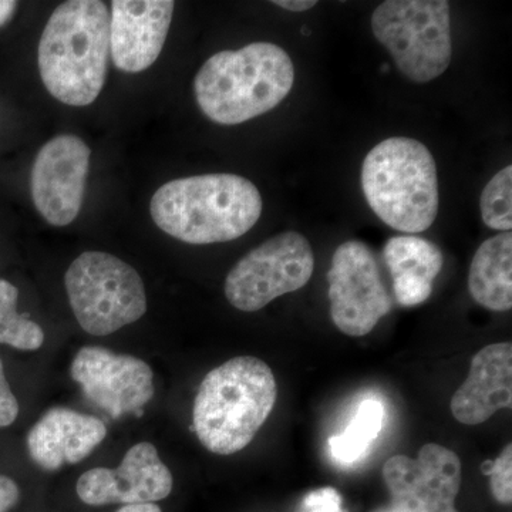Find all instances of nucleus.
Wrapping results in <instances>:
<instances>
[{
  "label": "nucleus",
  "instance_id": "22",
  "mask_svg": "<svg viewBox=\"0 0 512 512\" xmlns=\"http://www.w3.org/2000/svg\"><path fill=\"white\" fill-rule=\"evenodd\" d=\"M490 474V487L498 503H512V444H507L500 457L494 461Z\"/></svg>",
  "mask_w": 512,
  "mask_h": 512
},
{
  "label": "nucleus",
  "instance_id": "27",
  "mask_svg": "<svg viewBox=\"0 0 512 512\" xmlns=\"http://www.w3.org/2000/svg\"><path fill=\"white\" fill-rule=\"evenodd\" d=\"M16 8H18V3L12 2V0H0V28L12 19Z\"/></svg>",
  "mask_w": 512,
  "mask_h": 512
},
{
  "label": "nucleus",
  "instance_id": "3",
  "mask_svg": "<svg viewBox=\"0 0 512 512\" xmlns=\"http://www.w3.org/2000/svg\"><path fill=\"white\" fill-rule=\"evenodd\" d=\"M295 67L282 47L254 42L211 56L194 80L202 113L222 126H237L269 113L291 93Z\"/></svg>",
  "mask_w": 512,
  "mask_h": 512
},
{
  "label": "nucleus",
  "instance_id": "7",
  "mask_svg": "<svg viewBox=\"0 0 512 512\" xmlns=\"http://www.w3.org/2000/svg\"><path fill=\"white\" fill-rule=\"evenodd\" d=\"M64 285L77 322L90 335H111L147 312L141 276L106 252L77 256L64 275Z\"/></svg>",
  "mask_w": 512,
  "mask_h": 512
},
{
  "label": "nucleus",
  "instance_id": "25",
  "mask_svg": "<svg viewBox=\"0 0 512 512\" xmlns=\"http://www.w3.org/2000/svg\"><path fill=\"white\" fill-rule=\"evenodd\" d=\"M20 491L12 478L0 474V512H9L19 503Z\"/></svg>",
  "mask_w": 512,
  "mask_h": 512
},
{
  "label": "nucleus",
  "instance_id": "15",
  "mask_svg": "<svg viewBox=\"0 0 512 512\" xmlns=\"http://www.w3.org/2000/svg\"><path fill=\"white\" fill-rule=\"evenodd\" d=\"M511 406L512 345L495 343L471 360L466 382L451 399V413L460 423L477 426Z\"/></svg>",
  "mask_w": 512,
  "mask_h": 512
},
{
  "label": "nucleus",
  "instance_id": "28",
  "mask_svg": "<svg viewBox=\"0 0 512 512\" xmlns=\"http://www.w3.org/2000/svg\"><path fill=\"white\" fill-rule=\"evenodd\" d=\"M117 512H163L156 504L124 505Z\"/></svg>",
  "mask_w": 512,
  "mask_h": 512
},
{
  "label": "nucleus",
  "instance_id": "20",
  "mask_svg": "<svg viewBox=\"0 0 512 512\" xmlns=\"http://www.w3.org/2000/svg\"><path fill=\"white\" fill-rule=\"evenodd\" d=\"M18 298V288L0 279V345L33 352L42 348L45 332L28 315L18 312Z\"/></svg>",
  "mask_w": 512,
  "mask_h": 512
},
{
  "label": "nucleus",
  "instance_id": "1",
  "mask_svg": "<svg viewBox=\"0 0 512 512\" xmlns=\"http://www.w3.org/2000/svg\"><path fill=\"white\" fill-rule=\"evenodd\" d=\"M262 208L255 184L235 174L177 178L158 188L150 202L157 227L190 245L241 238L255 227Z\"/></svg>",
  "mask_w": 512,
  "mask_h": 512
},
{
  "label": "nucleus",
  "instance_id": "24",
  "mask_svg": "<svg viewBox=\"0 0 512 512\" xmlns=\"http://www.w3.org/2000/svg\"><path fill=\"white\" fill-rule=\"evenodd\" d=\"M19 416V403L10 389L0 360V429L15 423Z\"/></svg>",
  "mask_w": 512,
  "mask_h": 512
},
{
  "label": "nucleus",
  "instance_id": "12",
  "mask_svg": "<svg viewBox=\"0 0 512 512\" xmlns=\"http://www.w3.org/2000/svg\"><path fill=\"white\" fill-rule=\"evenodd\" d=\"M70 375L84 396L111 419L128 413L141 416L154 396V373L144 360L96 346L77 352Z\"/></svg>",
  "mask_w": 512,
  "mask_h": 512
},
{
  "label": "nucleus",
  "instance_id": "8",
  "mask_svg": "<svg viewBox=\"0 0 512 512\" xmlns=\"http://www.w3.org/2000/svg\"><path fill=\"white\" fill-rule=\"evenodd\" d=\"M313 269L308 239L299 232H282L239 259L225 281V296L238 311H261L279 296L302 289Z\"/></svg>",
  "mask_w": 512,
  "mask_h": 512
},
{
  "label": "nucleus",
  "instance_id": "18",
  "mask_svg": "<svg viewBox=\"0 0 512 512\" xmlns=\"http://www.w3.org/2000/svg\"><path fill=\"white\" fill-rule=\"evenodd\" d=\"M468 291L488 311L512 308V234L501 232L477 249L468 274Z\"/></svg>",
  "mask_w": 512,
  "mask_h": 512
},
{
  "label": "nucleus",
  "instance_id": "9",
  "mask_svg": "<svg viewBox=\"0 0 512 512\" xmlns=\"http://www.w3.org/2000/svg\"><path fill=\"white\" fill-rule=\"evenodd\" d=\"M330 316L340 332L362 338L392 311L379 264L362 241L343 242L328 272Z\"/></svg>",
  "mask_w": 512,
  "mask_h": 512
},
{
  "label": "nucleus",
  "instance_id": "6",
  "mask_svg": "<svg viewBox=\"0 0 512 512\" xmlns=\"http://www.w3.org/2000/svg\"><path fill=\"white\" fill-rule=\"evenodd\" d=\"M370 26L412 82L429 83L450 66L453 42L446 0H387L373 12Z\"/></svg>",
  "mask_w": 512,
  "mask_h": 512
},
{
  "label": "nucleus",
  "instance_id": "13",
  "mask_svg": "<svg viewBox=\"0 0 512 512\" xmlns=\"http://www.w3.org/2000/svg\"><path fill=\"white\" fill-rule=\"evenodd\" d=\"M173 491V474L147 441L130 448L117 468H93L77 481L84 504H154Z\"/></svg>",
  "mask_w": 512,
  "mask_h": 512
},
{
  "label": "nucleus",
  "instance_id": "23",
  "mask_svg": "<svg viewBox=\"0 0 512 512\" xmlns=\"http://www.w3.org/2000/svg\"><path fill=\"white\" fill-rule=\"evenodd\" d=\"M298 512H346L343 498L332 487L318 488L306 494L299 504Z\"/></svg>",
  "mask_w": 512,
  "mask_h": 512
},
{
  "label": "nucleus",
  "instance_id": "17",
  "mask_svg": "<svg viewBox=\"0 0 512 512\" xmlns=\"http://www.w3.org/2000/svg\"><path fill=\"white\" fill-rule=\"evenodd\" d=\"M383 261L392 275L396 302L412 308L430 298L444 259L433 242L416 235H399L384 245Z\"/></svg>",
  "mask_w": 512,
  "mask_h": 512
},
{
  "label": "nucleus",
  "instance_id": "11",
  "mask_svg": "<svg viewBox=\"0 0 512 512\" xmlns=\"http://www.w3.org/2000/svg\"><path fill=\"white\" fill-rule=\"evenodd\" d=\"M92 150L82 138L60 134L40 148L33 163V204L53 227L72 224L82 210Z\"/></svg>",
  "mask_w": 512,
  "mask_h": 512
},
{
  "label": "nucleus",
  "instance_id": "4",
  "mask_svg": "<svg viewBox=\"0 0 512 512\" xmlns=\"http://www.w3.org/2000/svg\"><path fill=\"white\" fill-rule=\"evenodd\" d=\"M278 386L271 367L251 356L215 367L195 396L194 431L208 451L231 456L254 440L274 410Z\"/></svg>",
  "mask_w": 512,
  "mask_h": 512
},
{
  "label": "nucleus",
  "instance_id": "21",
  "mask_svg": "<svg viewBox=\"0 0 512 512\" xmlns=\"http://www.w3.org/2000/svg\"><path fill=\"white\" fill-rule=\"evenodd\" d=\"M481 218L494 231L511 232L512 167L503 168L485 185L480 200Z\"/></svg>",
  "mask_w": 512,
  "mask_h": 512
},
{
  "label": "nucleus",
  "instance_id": "26",
  "mask_svg": "<svg viewBox=\"0 0 512 512\" xmlns=\"http://www.w3.org/2000/svg\"><path fill=\"white\" fill-rule=\"evenodd\" d=\"M272 3L281 9L289 10V12L293 13L306 12V10H311L318 5V2H315V0H275Z\"/></svg>",
  "mask_w": 512,
  "mask_h": 512
},
{
  "label": "nucleus",
  "instance_id": "14",
  "mask_svg": "<svg viewBox=\"0 0 512 512\" xmlns=\"http://www.w3.org/2000/svg\"><path fill=\"white\" fill-rule=\"evenodd\" d=\"M171 0H114L110 13V55L124 73L153 66L173 22Z\"/></svg>",
  "mask_w": 512,
  "mask_h": 512
},
{
  "label": "nucleus",
  "instance_id": "16",
  "mask_svg": "<svg viewBox=\"0 0 512 512\" xmlns=\"http://www.w3.org/2000/svg\"><path fill=\"white\" fill-rule=\"evenodd\" d=\"M106 436V424L97 417L53 407L29 431V454L43 470L56 471L80 463Z\"/></svg>",
  "mask_w": 512,
  "mask_h": 512
},
{
  "label": "nucleus",
  "instance_id": "10",
  "mask_svg": "<svg viewBox=\"0 0 512 512\" xmlns=\"http://www.w3.org/2000/svg\"><path fill=\"white\" fill-rule=\"evenodd\" d=\"M383 480L399 512H457L461 461L454 451L429 443L419 457L393 456L384 463Z\"/></svg>",
  "mask_w": 512,
  "mask_h": 512
},
{
  "label": "nucleus",
  "instance_id": "2",
  "mask_svg": "<svg viewBox=\"0 0 512 512\" xmlns=\"http://www.w3.org/2000/svg\"><path fill=\"white\" fill-rule=\"evenodd\" d=\"M110 13L100 0H69L47 20L37 66L47 92L72 107L90 106L106 83Z\"/></svg>",
  "mask_w": 512,
  "mask_h": 512
},
{
  "label": "nucleus",
  "instance_id": "29",
  "mask_svg": "<svg viewBox=\"0 0 512 512\" xmlns=\"http://www.w3.org/2000/svg\"><path fill=\"white\" fill-rule=\"evenodd\" d=\"M379 512H399V511H396V510H394V508L390 507V508H387V510H382Z\"/></svg>",
  "mask_w": 512,
  "mask_h": 512
},
{
  "label": "nucleus",
  "instance_id": "19",
  "mask_svg": "<svg viewBox=\"0 0 512 512\" xmlns=\"http://www.w3.org/2000/svg\"><path fill=\"white\" fill-rule=\"evenodd\" d=\"M386 421L384 404L376 397L363 400L346 429L329 439V451L340 467H353L372 450Z\"/></svg>",
  "mask_w": 512,
  "mask_h": 512
},
{
  "label": "nucleus",
  "instance_id": "5",
  "mask_svg": "<svg viewBox=\"0 0 512 512\" xmlns=\"http://www.w3.org/2000/svg\"><path fill=\"white\" fill-rule=\"evenodd\" d=\"M362 190L369 207L403 234L427 231L439 214L437 165L429 148L407 137L377 144L362 165Z\"/></svg>",
  "mask_w": 512,
  "mask_h": 512
}]
</instances>
